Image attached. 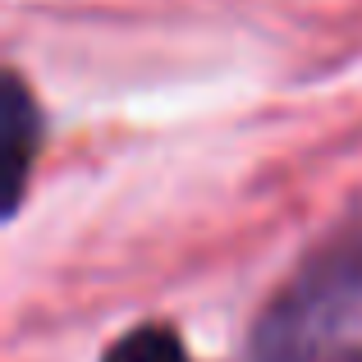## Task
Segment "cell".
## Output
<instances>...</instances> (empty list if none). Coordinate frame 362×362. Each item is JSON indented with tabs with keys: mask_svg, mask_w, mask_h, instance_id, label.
I'll list each match as a JSON object with an SVG mask.
<instances>
[{
	"mask_svg": "<svg viewBox=\"0 0 362 362\" xmlns=\"http://www.w3.org/2000/svg\"><path fill=\"white\" fill-rule=\"evenodd\" d=\"M252 362H362V234L317 252L252 330Z\"/></svg>",
	"mask_w": 362,
	"mask_h": 362,
	"instance_id": "obj_1",
	"label": "cell"
},
{
	"mask_svg": "<svg viewBox=\"0 0 362 362\" xmlns=\"http://www.w3.org/2000/svg\"><path fill=\"white\" fill-rule=\"evenodd\" d=\"M37 147H42V115H37L33 92L23 88L18 74L5 83V179H9V216L23 202L28 175H33Z\"/></svg>",
	"mask_w": 362,
	"mask_h": 362,
	"instance_id": "obj_2",
	"label": "cell"
},
{
	"mask_svg": "<svg viewBox=\"0 0 362 362\" xmlns=\"http://www.w3.org/2000/svg\"><path fill=\"white\" fill-rule=\"evenodd\" d=\"M106 362H193L170 326H138L106 349Z\"/></svg>",
	"mask_w": 362,
	"mask_h": 362,
	"instance_id": "obj_3",
	"label": "cell"
}]
</instances>
